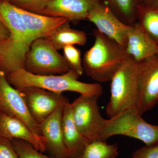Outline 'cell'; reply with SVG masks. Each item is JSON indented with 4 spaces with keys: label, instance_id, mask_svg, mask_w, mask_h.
I'll use <instances>...</instances> for the list:
<instances>
[{
    "label": "cell",
    "instance_id": "obj_1",
    "mask_svg": "<svg viewBox=\"0 0 158 158\" xmlns=\"http://www.w3.org/2000/svg\"><path fill=\"white\" fill-rule=\"evenodd\" d=\"M93 45L85 52L82 60L87 75L99 83L110 81L129 58L125 48L97 29L93 31Z\"/></svg>",
    "mask_w": 158,
    "mask_h": 158
},
{
    "label": "cell",
    "instance_id": "obj_2",
    "mask_svg": "<svg viewBox=\"0 0 158 158\" xmlns=\"http://www.w3.org/2000/svg\"><path fill=\"white\" fill-rule=\"evenodd\" d=\"M80 77L72 69L59 75L34 74L23 69L6 74L10 85L19 90L28 87H36L57 93L72 91L81 95L101 96L103 88L100 84L80 81Z\"/></svg>",
    "mask_w": 158,
    "mask_h": 158
},
{
    "label": "cell",
    "instance_id": "obj_3",
    "mask_svg": "<svg viewBox=\"0 0 158 158\" xmlns=\"http://www.w3.org/2000/svg\"><path fill=\"white\" fill-rule=\"evenodd\" d=\"M0 22L10 32L0 58V70L7 74L17 69H25L26 56L32 42L19 9L8 0H0Z\"/></svg>",
    "mask_w": 158,
    "mask_h": 158
},
{
    "label": "cell",
    "instance_id": "obj_4",
    "mask_svg": "<svg viewBox=\"0 0 158 158\" xmlns=\"http://www.w3.org/2000/svg\"><path fill=\"white\" fill-rule=\"evenodd\" d=\"M116 135L135 138L152 146L158 144V125L147 122L137 108H131L106 119L100 139L106 141Z\"/></svg>",
    "mask_w": 158,
    "mask_h": 158
},
{
    "label": "cell",
    "instance_id": "obj_5",
    "mask_svg": "<svg viewBox=\"0 0 158 158\" xmlns=\"http://www.w3.org/2000/svg\"><path fill=\"white\" fill-rule=\"evenodd\" d=\"M138 63L129 57L111 79L110 97L106 107L109 118L136 108L138 96Z\"/></svg>",
    "mask_w": 158,
    "mask_h": 158
},
{
    "label": "cell",
    "instance_id": "obj_6",
    "mask_svg": "<svg viewBox=\"0 0 158 158\" xmlns=\"http://www.w3.org/2000/svg\"><path fill=\"white\" fill-rule=\"evenodd\" d=\"M25 70L40 75L62 74L71 69L64 56L45 38L33 41L25 58Z\"/></svg>",
    "mask_w": 158,
    "mask_h": 158
},
{
    "label": "cell",
    "instance_id": "obj_7",
    "mask_svg": "<svg viewBox=\"0 0 158 158\" xmlns=\"http://www.w3.org/2000/svg\"><path fill=\"white\" fill-rule=\"evenodd\" d=\"M98 96L81 95L70 103L74 121L88 143L100 139L105 120L98 104Z\"/></svg>",
    "mask_w": 158,
    "mask_h": 158
},
{
    "label": "cell",
    "instance_id": "obj_8",
    "mask_svg": "<svg viewBox=\"0 0 158 158\" xmlns=\"http://www.w3.org/2000/svg\"><path fill=\"white\" fill-rule=\"evenodd\" d=\"M138 63V96L136 108L141 115L158 103V54Z\"/></svg>",
    "mask_w": 158,
    "mask_h": 158
},
{
    "label": "cell",
    "instance_id": "obj_9",
    "mask_svg": "<svg viewBox=\"0 0 158 158\" xmlns=\"http://www.w3.org/2000/svg\"><path fill=\"white\" fill-rule=\"evenodd\" d=\"M0 111L19 118L34 132L41 135L40 125L31 115L22 93L10 85L6 78V73L1 70Z\"/></svg>",
    "mask_w": 158,
    "mask_h": 158
},
{
    "label": "cell",
    "instance_id": "obj_10",
    "mask_svg": "<svg viewBox=\"0 0 158 158\" xmlns=\"http://www.w3.org/2000/svg\"><path fill=\"white\" fill-rule=\"evenodd\" d=\"M20 91L22 93L32 117L39 124L57 109L64 107L69 102L62 94L42 88L28 87Z\"/></svg>",
    "mask_w": 158,
    "mask_h": 158
},
{
    "label": "cell",
    "instance_id": "obj_11",
    "mask_svg": "<svg viewBox=\"0 0 158 158\" xmlns=\"http://www.w3.org/2000/svg\"><path fill=\"white\" fill-rule=\"evenodd\" d=\"M87 20L94 24L102 34L126 47L131 26L122 22L101 1L89 10Z\"/></svg>",
    "mask_w": 158,
    "mask_h": 158
},
{
    "label": "cell",
    "instance_id": "obj_12",
    "mask_svg": "<svg viewBox=\"0 0 158 158\" xmlns=\"http://www.w3.org/2000/svg\"><path fill=\"white\" fill-rule=\"evenodd\" d=\"M0 138L10 141L20 140L27 142L40 152L47 150L45 137L33 131L23 122L0 111Z\"/></svg>",
    "mask_w": 158,
    "mask_h": 158
},
{
    "label": "cell",
    "instance_id": "obj_13",
    "mask_svg": "<svg viewBox=\"0 0 158 158\" xmlns=\"http://www.w3.org/2000/svg\"><path fill=\"white\" fill-rule=\"evenodd\" d=\"M101 0H50L43 15L66 19L77 23L87 20L89 10Z\"/></svg>",
    "mask_w": 158,
    "mask_h": 158
},
{
    "label": "cell",
    "instance_id": "obj_14",
    "mask_svg": "<svg viewBox=\"0 0 158 158\" xmlns=\"http://www.w3.org/2000/svg\"><path fill=\"white\" fill-rule=\"evenodd\" d=\"M125 49L128 56L137 62L158 54V44L137 21L131 26Z\"/></svg>",
    "mask_w": 158,
    "mask_h": 158
},
{
    "label": "cell",
    "instance_id": "obj_15",
    "mask_svg": "<svg viewBox=\"0 0 158 158\" xmlns=\"http://www.w3.org/2000/svg\"><path fill=\"white\" fill-rule=\"evenodd\" d=\"M64 108L57 109L39 124L40 134L47 140V150L56 158H68L62 134V118Z\"/></svg>",
    "mask_w": 158,
    "mask_h": 158
},
{
    "label": "cell",
    "instance_id": "obj_16",
    "mask_svg": "<svg viewBox=\"0 0 158 158\" xmlns=\"http://www.w3.org/2000/svg\"><path fill=\"white\" fill-rule=\"evenodd\" d=\"M19 9L32 42L38 38H48L69 22L64 18L51 17Z\"/></svg>",
    "mask_w": 158,
    "mask_h": 158
},
{
    "label": "cell",
    "instance_id": "obj_17",
    "mask_svg": "<svg viewBox=\"0 0 158 158\" xmlns=\"http://www.w3.org/2000/svg\"><path fill=\"white\" fill-rule=\"evenodd\" d=\"M62 130L68 158H78L88 142L81 135L75 123L70 102L65 105L63 109Z\"/></svg>",
    "mask_w": 158,
    "mask_h": 158
},
{
    "label": "cell",
    "instance_id": "obj_18",
    "mask_svg": "<svg viewBox=\"0 0 158 158\" xmlns=\"http://www.w3.org/2000/svg\"><path fill=\"white\" fill-rule=\"evenodd\" d=\"M69 23H65L46 38L57 50L62 49L67 45H84L87 42V36L85 32L72 28Z\"/></svg>",
    "mask_w": 158,
    "mask_h": 158
},
{
    "label": "cell",
    "instance_id": "obj_19",
    "mask_svg": "<svg viewBox=\"0 0 158 158\" xmlns=\"http://www.w3.org/2000/svg\"><path fill=\"white\" fill-rule=\"evenodd\" d=\"M122 22L131 26L137 21L138 0H101Z\"/></svg>",
    "mask_w": 158,
    "mask_h": 158
},
{
    "label": "cell",
    "instance_id": "obj_20",
    "mask_svg": "<svg viewBox=\"0 0 158 158\" xmlns=\"http://www.w3.org/2000/svg\"><path fill=\"white\" fill-rule=\"evenodd\" d=\"M137 22L158 44V5L139 3Z\"/></svg>",
    "mask_w": 158,
    "mask_h": 158
},
{
    "label": "cell",
    "instance_id": "obj_21",
    "mask_svg": "<svg viewBox=\"0 0 158 158\" xmlns=\"http://www.w3.org/2000/svg\"><path fill=\"white\" fill-rule=\"evenodd\" d=\"M118 155L117 144L98 139L88 143L78 158H115Z\"/></svg>",
    "mask_w": 158,
    "mask_h": 158
},
{
    "label": "cell",
    "instance_id": "obj_22",
    "mask_svg": "<svg viewBox=\"0 0 158 158\" xmlns=\"http://www.w3.org/2000/svg\"><path fill=\"white\" fill-rule=\"evenodd\" d=\"M64 56L71 69H73L81 76L84 73L81 52L74 45H67L63 48Z\"/></svg>",
    "mask_w": 158,
    "mask_h": 158
},
{
    "label": "cell",
    "instance_id": "obj_23",
    "mask_svg": "<svg viewBox=\"0 0 158 158\" xmlns=\"http://www.w3.org/2000/svg\"><path fill=\"white\" fill-rule=\"evenodd\" d=\"M9 3L19 9L43 15L50 0H8Z\"/></svg>",
    "mask_w": 158,
    "mask_h": 158
},
{
    "label": "cell",
    "instance_id": "obj_24",
    "mask_svg": "<svg viewBox=\"0 0 158 158\" xmlns=\"http://www.w3.org/2000/svg\"><path fill=\"white\" fill-rule=\"evenodd\" d=\"M11 141L19 158H56L43 154L25 141L16 139Z\"/></svg>",
    "mask_w": 158,
    "mask_h": 158
},
{
    "label": "cell",
    "instance_id": "obj_25",
    "mask_svg": "<svg viewBox=\"0 0 158 158\" xmlns=\"http://www.w3.org/2000/svg\"><path fill=\"white\" fill-rule=\"evenodd\" d=\"M0 158H19L12 141L0 138Z\"/></svg>",
    "mask_w": 158,
    "mask_h": 158
},
{
    "label": "cell",
    "instance_id": "obj_26",
    "mask_svg": "<svg viewBox=\"0 0 158 158\" xmlns=\"http://www.w3.org/2000/svg\"><path fill=\"white\" fill-rule=\"evenodd\" d=\"M132 158H158V144L138 148L133 153Z\"/></svg>",
    "mask_w": 158,
    "mask_h": 158
},
{
    "label": "cell",
    "instance_id": "obj_27",
    "mask_svg": "<svg viewBox=\"0 0 158 158\" xmlns=\"http://www.w3.org/2000/svg\"><path fill=\"white\" fill-rule=\"evenodd\" d=\"M10 36V32L5 25L0 22V58L5 51Z\"/></svg>",
    "mask_w": 158,
    "mask_h": 158
},
{
    "label": "cell",
    "instance_id": "obj_28",
    "mask_svg": "<svg viewBox=\"0 0 158 158\" xmlns=\"http://www.w3.org/2000/svg\"><path fill=\"white\" fill-rule=\"evenodd\" d=\"M139 3H144L146 4H151L155 2L157 0H138Z\"/></svg>",
    "mask_w": 158,
    "mask_h": 158
},
{
    "label": "cell",
    "instance_id": "obj_29",
    "mask_svg": "<svg viewBox=\"0 0 158 158\" xmlns=\"http://www.w3.org/2000/svg\"><path fill=\"white\" fill-rule=\"evenodd\" d=\"M158 106V104H157Z\"/></svg>",
    "mask_w": 158,
    "mask_h": 158
}]
</instances>
